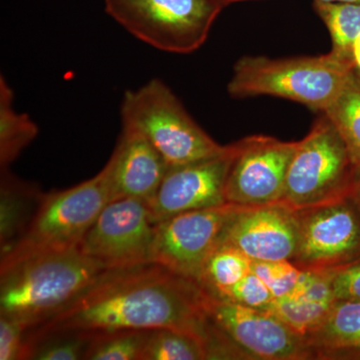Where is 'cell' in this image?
I'll list each match as a JSON object with an SVG mask.
<instances>
[{"label":"cell","instance_id":"obj_1","mask_svg":"<svg viewBox=\"0 0 360 360\" xmlns=\"http://www.w3.org/2000/svg\"><path fill=\"white\" fill-rule=\"evenodd\" d=\"M196 281L155 262L106 270L58 314L26 333L32 342L54 333L94 335L170 328L208 341L213 326Z\"/></svg>","mask_w":360,"mask_h":360},{"label":"cell","instance_id":"obj_2","mask_svg":"<svg viewBox=\"0 0 360 360\" xmlns=\"http://www.w3.org/2000/svg\"><path fill=\"white\" fill-rule=\"evenodd\" d=\"M0 269V315L27 330L58 314L110 269L78 248L27 255Z\"/></svg>","mask_w":360,"mask_h":360},{"label":"cell","instance_id":"obj_3","mask_svg":"<svg viewBox=\"0 0 360 360\" xmlns=\"http://www.w3.org/2000/svg\"><path fill=\"white\" fill-rule=\"evenodd\" d=\"M355 68L331 52L285 58L245 56L236 61L227 90L234 98L279 97L321 113Z\"/></svg>","mask_w":360,"mask_h":360},{"label":"cell","instance_id":"obj_4","mask_svg":"<svg viewBox=\"0 0 360 360\" xmlns=\"http://www.w3.org/2000/svg\"><path fill=\"white\" fill-rule=\"evenodd\" d=\"M122 120L123 129L146 137L169 167L219 155L226 148L194 122L174 91L160 79L125 92Z\"/></svg>","mask_w":360,"mask_h":360},{"label":"cell","instance_id":"obj_5","mask_svg":"<svg viewBox=\"0 0 360 360\" xmlns=\"http://www.w3.org/2000/svg\"><path fill=\"white\" fill-rule=\"evenodd\" d=\"M110 198L108 163L96 176L78 186L42 194L25 234L1 255V264L37 253L77 248Z\"/></svg>","mask_w":360,"mask_h":360},{"label":"cell","instance_id":"obj_6","mask_svg":"<svg viewBox=\"0 0 360 360\" xmlns=\"http://www.w3.org/2000/svg\"><path fill=\"white\" fill-rule=\"evenodd\" d=\"M360 170L328 116L321 113L288 167L283 201L295 210L349 198Z\"/></svg>","mask_w":360,"mask_h":360},{"label":"cell","instance_id":"obj_7","mask_svg":"<svg viewBox=\"0 0 360 360\" xmlns=\"http://www.w3.org/2000/svg\"><path fill=\"white\" fill-rule=\"evenodd\" d=\"M224 7L217 0H105L106 13L136 39L179 54L205 44Z\"/></svg>","mask_w":360,"mask_h":360},{"label":"cell","instance_id":"obj_8","mask_svg":"<svg viewBox=\"0 0 360 360\" xmlns=\"http://www.w3.org/2000/svg\"><path fill=\"white\" fill-rule=\"evenodd\" d=\"M240 206L226 205L180 213L155 225L150 262L200 283L206 260L222 243Z\"/></svg>","mask_w":360,"mask_h":360},{"label":"cell","instance_id":"obj_9","mask_svg":"<svg viewBox=\"0 0 360 360\" xmlns=\"http://www.w3.org/2000/svg\"><path fill=\"white\" fill-rule=\"evenodd\" d=\"M205 307L210 322L243 356L262 360L314 357L307 338L266 310L250 309L208 292Z\"/></svg>","mask_w":360,"mask_h":360},{"label":"cell","instance_id":"obj_10","mask_svg":"<svg viewBox=\"0 0 360 360\" xmlns=\"http://www.w3.org/2000/svg\"><path fill=\"white\" fill-rule=\"evenodd\" d=\"M297 143L252 135L232 144L225 186L227 203L250 207L281 202Z\"/></svg>","mask_w":360,"mask_h":360},{"label":"cell","instance_id":"obj_11","mask_svg":"<svg viewBox=\"0 0 360 360\" xmlns=\"http://www.w3.org/2000/svg\"><path fill=\"white\" fill-rule=\"evenodd\" d=\"M296 212L297 266L338 269L360 260V213L350 198Z\"/></svg>","mask_w":360,"mask_h":360},{"label":"cell","instance_id":"obj_12","mask_svg":"<svg viewBox=\"0 0 360 360\" xmlns=\"http://www.w3.org/2000/svg\"><path fill=\"white\" fill-rule=\"evenodd\" d=\"M155 225L146 201L137 198L110 201L77 248L110 269L148 264Z\"/></svg>","mask_w":360,"mask_h":360},{"label":"cell","instance_id":"obj_13","mask_svg":"<svg viewBox=\"0 0 360 360\" xmlns=\"http://www.w3.org/2000/svg\"><path fill=\"white\" fill-rule=\"evenodd\" d=\"M232 151L231 144L219 155L168 168L155 196L146 203L153 224L180 213L226 205Z\"/></svg>","mask_w":360,"mask_h":360},{"label":"cell","instance_id":"obj_14","mask_svg":"<svg viewBox=\"0 0 360 360\" xmlns=\"http://www.w3.org/2000/svg\"><path fill=\"white\" fill-rule=\"evenodd\" d=\"M221 243L238 248L252 262H292L298 245L297 212L283 202L240 206Z\"/></svg>","mask_w":360,"mask_h":360},{"label":"cell","instance_id":"obj_15","mask_svg":"<svg viewBox=\"0 0 360 360\" xmlns=\"http://www.w3.org/2000/svg\"><path fill=\"white\" fill-rule=\"evenodd\" d=\"M108 163L111 174L110 201L137 198L148 203L155 196L169 168L146 137L127 129H122Z\"/></svg>","mask_w":360,"mask_h":360},{"label":"cell","instance_id":"obj_16","mask_svg":"<svg viewBox=\"0 0 360 360\" xmlns=\"http://www.w3.org/2000/svg\"><path fill=\"white\" fill-rule=\"evenodd\" d=\"M336 269H303L293 290L274 298L264 310L307 338L319 328L335 302L333 281Z\"/></svg>","mask_w":360,"mask_h":360},{"label":"cell","instance_id":"obj_17","mask_svg":"<svg viewBox=\"0 0 360 360\" xmlns=\"http://www.w3.org/2000/svg\"><path fill=\"white\" fill-rule=\"evenodd\" d=\"M314 357L360 359V302L335 300L330 311L307 338Z\"/></svg>","mask_w":360,"mask_h":360},{"label":"cell","instance_id":"obj_18","mask_svg":"<svg viewBox=\"0 0 360 360\" xmlns=\"http://www.w3.org/2000/svg\"><path fill=\"white\" fill-rule=\"evenodd\" d=\"M42 193L1 169L0 189V245L1 255L25 234L39 207Z\"/></svg>","mask_w":360,"mask_h":360},{"label":"cell","instance_id":"obj_19","mask_svg":"<svg viewBox=\"0 0 360 360\" xmlns=\"http://www.w3.org/2000/svg\"><path fill=\"white\" fill-rule=\"evenodd\" d=\"M13 91L4 75L0 77V165L1 169L13 162L39 134V127L25 113L13 105Z\"/></svg>","mask_w":360,"mask_h":360},{"label":"cell","instance_id":"obj_20","mask_svg":"<svg viewBox=\"0 0 360 360\" xmlns=\"http://www.w3.org/2000/svg\"><path fill=\"white\" fill-rule=\"evenodd\" d=\"M340 132L360 170V72L355 68L338 96L323 111Z\"/></svg>","mask_w":360,"mask_h":360},{"label":"cell","instance_id":"obj_21","mask_svg":"<svg viewBox=\"0 0 360 360\" xmlns=\"http://www.w3.org/2000/svg\"><path fill=\"white\" fill-rule=\"evenodd\" d=\"M252 264V260L238 248L221 243L206 260L200 284L210 295L222 297L250 274Z\"/></svg>","mask_w":360,"mask_h":360},{"label":"cell","instance_id":"obj_22","mask_svg":"<svg viewBox=\"0 0 360 360\" xmlns=\"http://www.w3.org/2000/svg\"><path fill=\"white\" fill-rule=\"evenodd\" d=\"M314 9L331 37V53L352 61V45L360 32V4L314 1Z\"/></svg>","mask_w":360,"mask_h":360},{"label":"cell","instance_id":"obj_23","mask_svg":"<svg viewBox=\"0 0 360 360\" xmlns=\"http://www.w3.org/2000/svg\"><path fill=\"white\" fill-rule=\"evenodd\" d=\"M208 359L205 341L170 328L149 330L141 360Z\"/></svg>","mask_w":360,"mask_h":360},{"label":"cell","instance_id":"obj_24","mask_svg":"<svg viewBox=\"0 0 360 360\" xmlns=\"http://www.w3.org/2000/svg\"><path fill=\"white\" fill-rule=\"evenodd\" d=\"M149 330H120L91 335L84 359L141 360Z\"/></svg>","mask_w":360,"mask_h":360},{"label":"cell","instance_id":"obj_25","mask_svg":"<svg viewBox=\"0 0 360 360\" xmlns=\"http://www.w3.org/2000/svg\"><path fill=\"white\" fill-rule=\"evenodd\" d=\"M91 335L82 333H54L27 343V359L79 360L84 359Z\"/></svg>","mask_w":360,"mask_h":360},{"label":"cell","instance_id":"obj_26","mask_svg":"<svg viewBox=\"0 0 360 360\" xmlns=\"http://www.w3.org/2000/svg\"><path fill=\"white\" fill-rule=\"evenodd\" d=\"M252 271L266 284L274 298L288 295L302 276L303 269L291 260L253 262Z\"/></svg>","mask_w":360,"mask_h":360},{"label":"cell","instance_id":"obj_27","mask_svg":"<svg viewBox=\"0 0 360 360\" xmlns=\"http://www.w3.org/2000/svg\"><path fill=\"white\" fill-rule=\"evenodd\" d=\"M220 300L239 303L250 309H265L274 297L264 281L251 270Z\"/></svg>","mask_w":360,"mask_h":360},{"label":"cell","instance_id":"obj_28","mask_svg":"<svg viewBox=\"0 0 360 360\" xmlns=\"http://www.w3.org/2000/svg\"><path fill=\"white\" fill-rule=\"evenodd\" d=\"M26 333L20 322L0 315V360L27 359Z\"/></svg>","mask_w":360,"mask_h":360},{"label":"cell","instance_id":"obj_29","mask_svg":"<svg viewBox=\"0 0 360 360\" xmlns=\"http://www.w3.org/2000/svg\"><path fill=\"white\" fill-rule=\"evenodd\" d=\"M333 288L335 300L360 302V260L336 269Z\"/></svg>","mask_w":360,"mask_h":360},{"label":"cell","instance_id":"obj_30","mask_svg":"<svg viewBox=\"0 0 360 360\" xmlns=\"http://www.w3.org/2000/svg\"><path fill=\"white\" fill-rule=\"evenodd\" d=\"M350 200L356 206L357 210L360 213V172L359 176H357L356 181H355L354 189H352V194H350Z\"/></svg>","mask_w":360,"mask_h":360},{"label":"cell","instance_id":"obj_31","mask_svg":"<svg viewBox=\"0 0 360 360\" xmlns=\"http://www.w3.org/2000/svg\"><path fill=\"white\" fill-rule=\"evenodd\" d=\"M352 58H354L355 68L360 72V32L352 45Z\"/></svg>","mask_w":360,"mask_h":360},{"label":"cell","instance_id":"obj_32","mask_svg":"<svg viewBox=\"0 0 360 360\" xmlns=\"http://www.w3.org/2000/svg\"><path fill=\"white\" fill-rule=\"evenodd\" d=\"M314 1L329 2V4H360V0H314Z\"/></svg>","mask_w":360,"mask_h":360},{"label":"cell","instance_id":"obj_33","mask_svg":"<svg viewBox=\"0 0 360 360\" xmlns=\"http://www.w3.org/2000/svg\"><path fill=\"white\" fill-rule=\"evenodd\" d=\"M217 1L220 2L222 6H226L229 4H234V2L248 1V0H217Z\"/></svg>","mask_w":360,"mask_h":360}]
</instances>
